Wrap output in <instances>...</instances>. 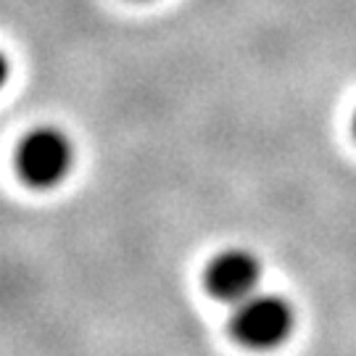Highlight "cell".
<instances>
[{"mask_svg":"<svg viewBox=\"0 0 356 356\" xmlns=\"http://www.w3.org/2000/svg\"><path fill=\"white\" fill-rule=\"evenodd\" d=\"M261 282V261L245 248H225L214 259H209L204 269V288L216 301L241 304L259 291Z\"/></svg>","mask_w":356,"mask_h":356,"instance_id":"obj_3","label":"cell"},{"mask_svg":"<svg viewBox=\"0 0 356 356\" xmlns=\"http://www.w3.org/2000/svg\"><path fill=\"white\" fill-rule=\"evenodd\" d=\"M74 164V148L66 132L56 127H38L26 132L16 148V169L19 177L29 188H53L64 182Z\"/></svg>","mask_w":356,"mask_h":356,"instance_id":"obj_2","label":"cell"},{"mask_svg":"<svg viewBox=\"0 0 356 356\" xmlns=\"http://www.w3.org/2000/svg\"><path fill=\"white\" fill-rule=\"evenodd\" d=\"M293 327H296V312L291 301L277 293L256 291L245 301L235 304L229 319L232 338L251 351L280 348L293 335Z\"/></svg>","mask_w":356,"mask_h":356,"instance_id":"obj_1","label":"cell"},{"mask_svg":"<svg viewBox=\"0 0 356 356\" xmlns=\"http://www.w3.org/2000/svg\"><path fill=\"white\" fill-rule=\"evenodd\" d=\"M354 138H356V114H354Z\"/></svg>","mask_w":356,"mask_h":356,"instance_id":"obj_4","label":"cell"}]
</instances>
